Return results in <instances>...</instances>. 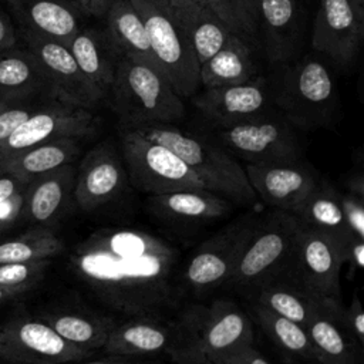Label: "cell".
<instances>
[{
	"label": "cell",
	"instance_id": "5b68a950",
	"mask_svg": "<svg viewBox=\"0 0 364 364\" xmlns=\"http://www.w3.org/2000/svg\"><path fill=\"white\" fill-rule=\"evenodd\" d=\"M300 226L301 222L297 216L279 209L259 216L257 225L225 286L247 293L266 283L284 279Z\"/></svg>",
	"mask_w": 364,
	"mask_h": 364
},
{
	"label": "cell",
	"instance_id": "83f0119b",
	"mask_svg": "<svg viewBox=\"0 0 364 364\" xmlns=\"http://www.w3.org/2000/svg\"><path fill=\"white\" fill-rule=\"evenodd\" d=\"M257 77V67L245 37L232 33L223 46L199 65V84L205 88L233 85Z\"/></svg>",
	"mask_w": 364,
	"mask_h": 364
},
{
	"label": "cell",
	"instance_id": "44dd1931",
	"mask_svg": "<svg viewBox=\"0 0 364 364\" xmlns=\"http://www.w3.org/2000/svg\"><path fill=\"white\" fill-rule=\"evenodd\" d=\"M74 182L75 168L71 164L31 179L24 189L21 216L34 226L51 228L71 200Z\"/></svg>",
	"mask_w": 364,
	"mask_h": 364
},
{
	"label": "cell",
	"instance_id": "681fc988",
	"mask_svg": "<svg viewBox=\"0 0 364 364\" xmlns=\"http://www.w3.org/2000/svg\"><path fill=\"white\" fill-rule=\"evenodd\" d=\"M112 358H105V360H91V361H85L81 360V361H77V364H127L125 360H122V357H114L111 355Z\"/></svg>",
	"mask_w": 364,
	"mask_h": 364
},
{
	"label": "cell",
	"instance_id": "7402d4cb",
	"mask_svg": "<svg viewBox=\"0 0 364 364\" xmlns=\"http://www.w3.org/2000/svg\"><path fill=\"white\" fill-rule=\"evenodd\" d=\"M166 4L199 65L210 58L233 33L199 0H166Z\"/></svg>",
	"mask_w": 364,
	"mask_h": 364
},
{
	"label": "cell",
	"instance_id": "bcb514c9",
	"mask_svg": "<svg viewBox=\"0 0 364 364\" xmlns=\"http://www.w3.org/2000/svg\"><path fill=\"white\" fill-rule=\"evenodd\" d=\"M114 0H74L85 16L104 17Z\"/></svg>",
	"mask_w": 364,
	"mask_h": 364
},
{
	"label": "cell",
	"instance_id": "d4e9b609",
	"mask_svg": "<svg viewBox=\"0 0 364 364\" xmlns=\"http://www.w3.org/2000/svg\"><path fill=\"white\" fill-rule=\"evenodd\" d=\"M257 28L262 31L267 58L279 64L289 61L297 48V0H259Z\"/></svg>",
	"mask_w": 364,
	"mask_h": 364
},
{
	"label": "cell",
	"instance_id": "f6af8a7d",
	"mask_svg": "<svg viewBox=\"0 0 364 364\" xmlns=\"http://www.w3.org/2000/svg\"><path fill=\"white\" fill-rule=\"evenodd\" d=\"M18 43V36L10 21V18L0 9V51L13 47Z\"/></svg>",
	"mask_w": 364,
	"mask_h": 364
},
{
	"label": "cell",
	"instance_id": "484cf974",
	"mask_svg": "<svg viewBox=\"0 0 364 364\" xmlns=\"http://www.w3.org/2000/svg\"><path fill=\"white\" fill-rule=\"evenodd\" d=\"M148 208L155 216L166 220L196 223L225 216L232 205L220 195L199 188L149 195Z\"/></svg>",
	"mask_w": 364,
	"mask_h": 364
},
{
	"label": "cell",
	"instance_id": "ee69618b",
	"mask_svg": "<svg viewBox=\"0 0 364 364\" xmlns=\"http://www.w3.org/2000/svg\"><path fill=\"white\" fill-rule=\"evenodd\" d=\"M27 183L23 182L21 179L0 171V200L10 198L13 195H17L20 192H24Z\"/></svg>",
	"mask_w": 364,
	"mask_h": 364
},
{
	"label": "cell",
	"instance_id": "e0dca14e",
	"mask_svg": "<svg viewBox=\"0 0 364 364\" xmlns=\"http://www.w3.org/2000/svg\"><path fill=\"white\" fill-rule=\"evenodd\" d=\"M249 344H253L252 320L233 300L216 299L209 307H202L193 364L215 363Z\"/></svg>",
	"mask_w": 364,
	"mask_h": 364
},
{
	"label": "cell",
	"instance_id": "277c9868",
	"mask_svg": "<svg viewBox=\"0 0 364 364\" xmlns=\"http://www.w3.org/2000/svg\"><path fill=\"white\" fill-rule=\"evenodd\" d=\"M269 87L270 100L293 127H330L338 97L333 75L320 60L304 57L283 65Z\"/></svg>",
	"mask_w": 364,
	"mask_h": 364
},
{
	"label": "cell",
	"instance_id": "c3c4849f",
	"mask_svg": "<svg viewBox=\"0 0 364 364\" xmlns=\"http://www.w3.org/2000/svg\"><path fill=\"white\" fill-rule=\"evenodd\" d=\"M28 290L24 287H10V286H3L0 284V303H4L7 300L16 299L24 293H27Z\"/></svg>",
	"mask_w": 364,
	"mask_h": 364
},
{
	"label": "cell",
	"instance_id": "db71d44e",
	"mask_svg": "<svg viewBox=\"0 0 364 364\" xmlns=\"http://www.w3.org/2000/svg\"><path fill=\"white\" fill-rule=\"evenodd\" d=\"M127 364H135V363H129V361H127Z\"/></svg>",
	"mask_w": 364,
	"mask_h": 364
},
{
	"label": "cell",
	"instance_id": "7c38bea8",
	"mask_svg": "<svg viewBox=\"0 0 364 364\" xmlns=\"http://www.w3.org/2000/svg\"><path fill=\"white\" fill-rule=\"evenodd\" d=\"M343 247L334 237L301 223L289 272L282 280L324 299L341 301Z\"/></svg>",
	"mask_w": 364,
	"mask_h": 364
},
{
	"label": "cell",
	"instance_id": "ac0fdd59",
	"mask_svg": "<svg viewBox=\"0 0 364 364\" xmlns=\"http://www.w3.org/2000/svg\"><path fill=\"white\" fill-rule=\"evenodd\" d=\"M269 101V80L257 75L242 84L205 88L193 105L210 127L225 128L266 114Z\"/></svg>",
	"mask_w": 364,
	"mask_h": 364
},
{
	"label": "cell",
	"instance_id": "52a82bcc",
	"mask_svg": "<svg viewBox=\"0 0 364 364\" xmlns=\"http://www.w3.org/2000/svg\"><path fill=\"white\" fill-rule=\"evenodd\" d=\"M118 136L128 182L138 191L161 195L205 188L193 171L165 145L145 138L132 128L119 127Z\"/></svg>",
	"mask_w": 364,
	"mask_h": 364
},
{
	"label": "cell",
	"instance_id": "30bf717a",
	"mask_svg": "<svg viewBox=\"0 0 364 364\" xmlns=\"http://www.w3.org/2000/svg\"><path fill=\"white\" fill-rule=\"evenodd\" d=\"M259 216L246 213L200 243L185 264L181 282L195 294H206L229 280Z\"/></svg>",
	"mask_w": 364,
	"mask_h": 364
},
{
	"label": "cell",
	"instance_id": "f1b7e54d",
	"mask_svg": "<svg viewBox=\"0 0 364 364\" xmlns=\"http://www.w3.org/2000/svg\"><path fill=\"white\" fill-rule=\"evenodd\" d=\"M80 152V138H60L26 148L0 159V171L28 183L40 175L73 164Z\"/></svg>",
	"mask_w": 364,
	"mask_h": 364
},
{
	"label": "cell",
	"instance_id": "6da1fadb",
	"mask_svg": "<svg viewBox=\"0 0 364 364\" xmlns=\"http://www.w3.org/2000/svg\"><path fill=\"white\" fill-rule=\"evenodd\" d=\"M178 260L172 243L132 228L97 229L70 256L78 279L127 317H168L181 296Z\"/></svg>",
	"mask_w": 364,
	"mask_h": 364
},
{
	"label": "cell",
	"instance_id": "836d02e7",
	"mask_svg": "<svg viewBox=\"0 0 364 364\" xmlns=\"http://www.w3.org/2000/svg\"><path fill=\"white\" fill-rule=\"evenodd\" d=\"M250 311L264 334L286 354L287 363H318L304 326L255 303H250Z\"/></svg>",
	"mask_w": 364,
	"mask_h": 364
},
{
	"label": "cell",
	"instance_id": "b9f144b4",
	"mask_svg": "<svg viewBox=\"0 0 364 364\" xmlns=\"http://www.w3.org/2000/svg\"><path fill=\"white\" fill-rule=\"evenodd\" d=\"M343 263L348 264V279L364 267V239L351 237L343 247Z\"/></svg>",
	"mask_w": 364,
	"mask_h": 364
},
{
	"label": "cell",
	"instance_id": "7dc6e473",
	"mask_svg": "<svg viewBox=\"0 0 364 364\" xmlns=\"http://www.w3.org/2000/svg\"><path fill=\"white\" fill-rule=\"evenodd\" d=\"M346 186H347V192L354 193L360 198H364V176L361 172L353 173L351 176H348L346 181Z\"/></svg>",
	"mask_w": 364,
	"mask_h": 364
},
{
	"label": "cell",
	"instance_id": "8fae6325",
	"mask_svg": "<svg viewBox=\"0 0 364 364\" xmlns=\"http://www.w3.org/2000/svg\"><path fill=\"white\" fill-rule=\"evenodd\" d=\"M91 354L64 340L38 316H16L0 327V360L11 364H65Z\"/></svg>",
	"mask_w": 364,
	"mask_h": 364
},
{
	"label": "cell",
	"instance_id": "9a60e30c",
	"mask_svg": "<svg viewBox=\"0 0 364 364\" xmlns=\"http://www.w3.org/2000/svg\"><path fill=\"white\" fill-rule=\"evenodd\" d=\"M128 185L121 152L109 139L90 149L75 171L73 199L84 212L97 210L119 198Z\"/></svg>",
	"mask_w": 364,
	"mask_h": 364
},
{
	"label": "cell",
	"instance_id": "74e56055",
	"mask_svg": "<svg viewBox=\"0 0 364 364\" xmlns=\"http://www.w3.org/2000/svg\"><path fill=\"white\" fill-rule=\"evenodd\" d=\"M37 107L33 100H0V148Z\"/></svg>",
	"mask_w": 364,
	"mask_h": 364
},
{
	"label": "cell",
	"instance_id": "8d00e7d4",
	"mask_svg": "<svg viewBox=\"0 0 364 364\" xmlns=\"http://www.w3.org/2000/svg\"><path fill=\"white\" fill-rule=\"evenodd\" d=\"M50 266V260H34L0 264V284L10 287H24L31 290L40 283Z\"/></svg>",
	"mask_w": 364,
	"mask_h": 364
},
{
	"label": "cell",
	"instance_id": "ba28073f",
	"mask_svg": "<svg viewBox=\"0 0 364 364\" xmlns=\"http://www.w3.org/2000/svg\"><path fill=\"white\" fill-rule=\"evenodd\" d=\"M131 1L144 21L154 55L173 90L181 97L192 95L199 84V64L166 0Z\"/></svg>",
	"mask_w": 364,
	"mask_h": 364
},
{
	"label": "cell",
	"instance_id": "9f6ffc18",
	"mask_svg": "<svg viewBox=\"0 0 364 364\" xmlns=\"http://www.w3.org/2000/svg\"><path fill=\"white\" fill-rule=\"evenodd\" d=\"M73 1H74V0H73Z\"/></svg>",
	"mask_w": 364,
	"mask_h": 364
},
{
	"label": "cell",
	"instance_id": "4dcf8cb0",
	"mask_svg": "<svg viewBox=\"0 0 364 364\" xmlns=\"http://www.w3.org/2000/svg\"><path fill=\"white\" fill-rule=\"evenodd\" d=\"M104 18L105 30L121 55L136 58L162 71L154 55L144 21L131 0H114Z\"/></svg>",
	"mask_w": 364,
	"mask_h": 364
},
{
	"label": "cell",
	"instance_id": "7bdbcfd3",
	"mask_svg": "<svg viewBox=\"0 0 364 364\" xmlns=\"http://www.w3.org/2000/svg\"><path fill=\"white\" fill-rule=\"evenodd\" d=\"M24 192L0 200V230L13 225L23 213Z\"/></svg>",
	"mask_w": 364,
	"mask_h": 364
},
{
	"label": "cell",
	"instance_id": "4fadbf2b",
	"mask_svg": "<svg viewBox=\"0 0 364 364\" xmlns=\"http://www.w3.org/2000/svg\"><path fill=\"white\" fill-rule=\"evenodd\" d=\"M17 36L41 67L51 100L90 111L105 100L102 92L82 74L67 44L21 28Z\"/></svg>",
	"mask_w": 364,
	"mask_h": 364
},
{
	"label": "cell",
	"instance_id": "60d3db41",
	"mask_svg": "<svg viewBox=\"0 0 364 364\" xmlns=\"http://www.w3.org/2000/svg\"><path fill=\"white\" fill-rule=\"evenodd\" d=\"M210 364H270L263 354H260L253 344L240 347L235 351H230L219 357L215 363Z\"/></svg>",
	"mask_w": 364,
	"mask_h": 364
},
{
	"label": "cell",
	"instance_id": "f907efd6",
	"mask_svg": "<svg viewBox=\"0 0 364 364\" xmlns=\"http://www.w3.org/2000/svg\"><path fill=\"white\" fill-rule=\"evenodd\" d=\"M348 1L351 3V6L355 10L357 16L364 20V0H348Z\"/></svg>",
	"mask_w": 364,
	"mask_h": 364
},
{
	"label": "cell",
	"instance_id": "603a6c76",
	"mask_svg": "<svg viewBox=\"0 0 364 364\" xmlns=\"http://www.w3.org/2000/svg\"><path fill=\"white\" fill-rule=\"evenodd\" d=\"M341 301H331L317 310L306 326L320 364H361L363 350L341 323Z\"/></svg>",
	"mask_w": 364,
	"mask_h": 364
},
{
	"label": "cell",
	"instance_id": "d6986e66",
	"mask_svg": "<svg viewBox=\"0 0 364 364\" xmlns=\"http://www.w3.org/2000/svg\"><path fill=\"white\" fill-rule=\"evenodd\" d=\"M364 36V20L348 0H320L311 47L336 64L348 65L357 55Z\"/></svg>",
	"mask_w": 364,
	"mask_h": 364
},
{
	"label": "cell",
	"instance_id": "3957f363",
	"mask_svg": "<svg viewBox=\"0 0 364 364\" xmlns=\"http://www.w3.org/2000/svg\"><path fill=\"white\" fill-rule=\"evenodd\" d=\"M132 129L173 151L203 182L205 189L237 205H250L257 198L245 168L219 144L173 124H151Z\"/></svg>",
	"mask_w": 364,
	"mask_h": 364
},
{
	"label": "cell",
	"instance_id": "816d5d0a",
	"mask_svg": "<svg viewBox=\"0 0 364 364\" xmlns=\"http://www.w3.org/2000/svg\"><path fill=\"white\" fill-rule=\"evenodd\" d=\"M247 1H249V4H250V9H252V11H253L256 20H257V3H259V0H247Z\"/></svg>",
	"mask_w": 364,
	"mask_h": 364
},
{
	"label": "cell",
	"instance_id": "1f68e13d",
	"mask_svg": "<svg viewBox=\"0 0 364 364\" xmlns=\"http://www.w3.org/2000/svg\"><path fill=\"white\" fill-rule=\"evenodd\" d=\"M38 317L68 343L92 353L102 348L117 326L111 317L81 309H57L40 313Z\"/></svg>",
	"mask_w": 364,
	"mask_h": 364
},
{
	"label": "cell",
	"instance_id": "ab89813d",
	"mask_svg": "<svg viewBox=\"0 0 364 364\" xmlns=\"http://www.w3.org/2000/svg\"><path fill=\"white\" fill-rule=\"evenodd\" d=\"M341 323L355 344L363 350L364 347V311L357 294L350 301L348 307L343 309Z\"/></svg>",
	"mask_w": 364,
	"mask_h": 364
},
{
	"label": "cell",
	"instance_id": "f35d334b",
	"mask_svg": "<svg viewBox=\"0 0 364 364\" xmlns=\"http://www.w3.org/2000/svg\"><path fill=\"white\" fill-rule=\"evenodd\" d=\"M364 198L350 192H341V208L350 233L364 239Z\"/></svg>",
	"mask_w": 364,
	"mask_h": 364
},
{
	"label": "cell",
	"instance_id": "cb8c5ba5",
	"mask_svg": "<svg viewBox=\"0 0 364 364\" xmlns=\"http://www.w3.org/2000/svg\"><path fill=\"white\" fill-rule=\"evenodd\" d=\"M82 74L107 98L121 53L105 28L82 27L67 44Z\"/></svg>",
	"mask_w": 364,
	"mask_h": 364
},
{
	"label": "cell",
	"instance_id": "ffe728a7",
	"mask_svg": "<svg viewBox=\"0 0 364 364\" xmlns=\"http://www.w3.org/2000/svg\"><path fill=\"white\" fill-rule=\"evenodd\" d=\"M21 30L64 44L82 28L85 16L73 0H6Z\"/></svg>",
	"mask_w": 364,
	"mask_h": 364
},
{
	"label": "cell",
	"instance_id": "d590c367",
	"mask_svg": "<svg viewBox=\"0 0 364 364\" xmlns=\"http://www.w3.org/2000/svg\"><path fill=\"white\" fill-rule=\"evenodd\" d=\"M208 6L233 33L247 38L257 31V20L247 0H199Z\"/></svg>",
	"mask_w": 364,
	"mask_h": 364
},
{
	"label": "cell",
	"instance_id": "7a4b0ae2",
	"mask_svg": "<svg viewBox=\"0 0 364 364\" xmlns=\"http://www.w3.org/2000/svg\"><path fill=\"white\" fill-rule=\"evenodd\" d=\"M119 127L175 124L183 118L182 97L166 75L149 64L121 55L107 98Z\"/></svg>",
	"mask_w": 364,
	"mask_h": 364
},
{
	"label": "cell",
	"instance_id": "f546056e",
	"mask_svg": "<svg viewBox=\"0 0 364 364\" xmlns=\"http://www.w3.org/2000/svg\"><path fill=\"white\" fill-rule=\"evenodd\" d=\"M250 303L259 304L297 324L307 326L317 310L334 301L313 294L287 280H276L246 293Z\"/></svg>",
	"mask_w": 364,
	"mask_h": 364
},
{
	"label": "cell",
	"instance_id": "d6a6232c",
	"mask_svg": "<svg viewBox=\"0 0 364 364\" xmlns=\"http://www.w3.org/2000/svg\"><path fill=\"white\" fill-rule=\"evenodd\" d=\"M294 216H297L303 225L334 237L343 246L354 237L344 219L341 192L331 182L321 178Z\"/></svg>",
	"mask_w": 364,
	"mask_h": 364
},
{
	"label": "cell",
	"instance_id": "5bb4252c",
	"mask_svg": "<svg viewBox=\"0 0 364 364\" xmlns=\"http://www.w3.org/2000/svg\"><path fill=\"white\" fill-rule=\"evenodd\" d=\"M97 129L98 119L90 109L50 100L40 104L9 136L0 148V159L60 138H88Z\"/></svg>",
	"mask_w": 364,
	"mask_h": 364
},
{
	"label": "cell",
	"instance_id": "11a10c76",
	"mask_svg": "<svg viewBox=\"0 0 364 364\" xmlns=\"http://www.w3.org/2000/svg\"><path fill=\"white\" fill-rule=\"evenodd\" d=\"M205 364H210V363H205Z\"/></svg>",
	"mask_w": 364,
	"mask_h": 364
},
{
	"label": "cell",
	"instance_id": "9c48e42d",
	"mask_svg": "<svg viewBox=\"0 0 364 364\" xmlns=\"http://www.w3.org/2000/svg\"><path fill=\"white\" fill-rule=\"evenodd\" d=\"M218 144L247 164H276L301 159V146L293 125L283 117L262 114L256 118L213 128Z\"/></svg>",
	"mask_w": 364,
	"mask_h": 364
},
{
	"label": "cell",
	"instance_id": "4316f807",
	"mask_svg": "<svg viewBox=\"0 0 364 364\" xmlns=\"http://www.w3.org/2000/svg\"><path fill=\"white\" fill-rule=\"evenodd\" d=\"M40 94L50 98V88L30 50L17 43L0 51V100H33Z\"/></svg>",
	"mask_w": 364,
	"mask_h": 364
},
{
	"label": "cell",
	"instance_id": "8992f818",
	"mask_svg": "<svg viewBox=\"0 0 364 364\" xmlns=\"http://www.w3.org/2000/svg\"><path fill=\"white\" fill-rule=\"evenodd\" d=\"M202 307H193L175 320L136 316L117 324L102 346L114 357L168 354L179 364H193V350Z\"/></svg>",
	"mask_w": 364,
	"mask_h": 364
},
{
	"label": "cell",
	"instance_id": "e575fe53",
	"mask_svg": "<svg viewBox=\"0 0 364 364\" xmlns=\"http://www.w3.org/2000/svg\"><path fill=\"white\" fill-rule=\"evenodd\" d=\"M64 250V242L51 228L34 229L0 242V264L34 260H51Z\"/></svg>",
	"mask_w": 364,
	"mask_h": 364
},
{
	"label": "cell",
	"instance_id": "f5cc1de1",
	"mask_svg": "<svg viewBox=\"0 0 364 364\" xmlns=\"http://www.w3.org/2000/svg\"><path fill=\"white\" fill-rule=\"evenodd\" d=\"M287 364H320V363H287Z\"/></svg>",
	"mask_w": 364,
	"mask_h": 364
},
{
	"label": "cell",
	"instance_id": "2e32d148",
	"mask_svg": "<svg viewBox=\"0 0 364 364\" xmlns=\"http://www.w3.org/2000/svg\"><path fill=\"white\" fill-rule=\"evenodd\" d=\"M245 172L256 196L272 209L293 215L299 212L320 181L314 169L301 159L276 164H247L245 165Z\"/></svg>",
	"mask_w": 364,
	"mask_h": 364
}]
</instances>
